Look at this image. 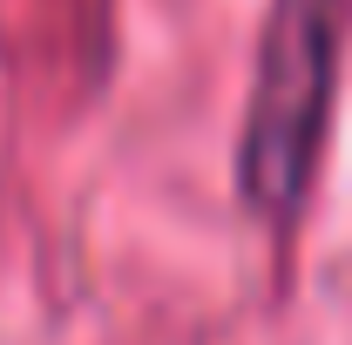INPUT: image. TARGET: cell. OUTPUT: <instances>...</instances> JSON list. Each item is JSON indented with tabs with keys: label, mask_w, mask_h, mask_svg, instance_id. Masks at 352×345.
<instances>
[{
	"label": "cell",
	"mask_w": 352,
	"mask_h": 345,
	"mask_svg": "<svg viewBox=\"0 0 352 345\" xmlns=\"http://www.w3.org/2000/svg\"><path fill=\"white\" fill-rule=\"evenodd\" d=\"M339 27L346 0H271L258 27L251 109L237 135V190L271 223H292L311 197V170L339 95Z\"/></svg>",
	"instance_id": "6da1fadb"
}]
</instances>
